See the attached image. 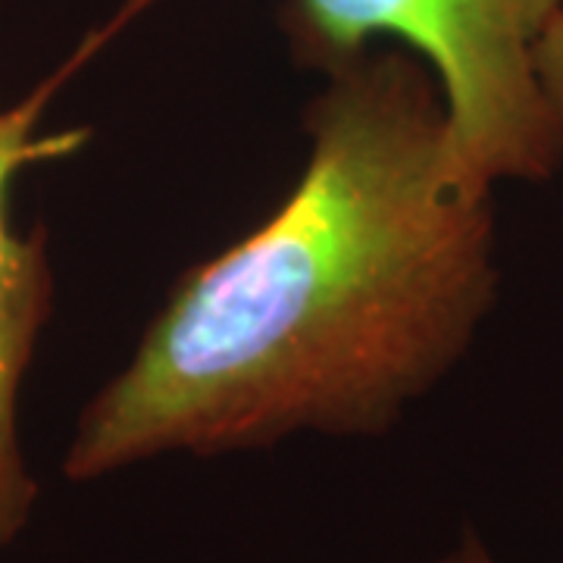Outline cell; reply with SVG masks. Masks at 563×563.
I'll return each mask as SVG.
<instances>
[{"label": "cell", "instance_id": "cell-5", "mask_svg": "<svg viewBox=\"0 0 563 563\" xmlns=\"http://www.w3.org/2000/svg\"><path fill=\"white\" fill-rule=\"evenodd\" d=\"M429 563H498L492 558V551L485 548L476 536H466L454 551H448L442 558H435V561Z\"/></svg>", "mask_w": 563, "mask_h": 563}, {"label": "cell", "instance_id": "cell-1", "mask_svg": "<svg viewBox=\"0 0 563 563\" xmlns=\"http://www.w3.org/2000/svg\"><path fill=\"white\" fill-rule=\"evenodd\" d=\"M325 76L301 179L169 291L79 413L69 483L295 435L376 439L470 351L498 295L495 207L457 176L439 81L404 47Z\"/></svg>", "mask_w": 563, "mask_h": 563}, {"label": "cell", "instance_id": "cell-3", "mask_svg": "<svg viewBox=\"0 0 563 563\" xmlns=\"http://www.w3.org/2000/svg\"><path fill=\"white\" fill-rule=\"evenodd\" d=\"M81 60L85 54L57 79L44 81L29 101L0 107V548L20 539L38 501V483L22 451L20 395L54 301L47 232L22 235L13 225L10 185L29 163L66 157L81 147L85 132L38 135L44 103Z\"/></svg>", "mask_w": 563, "mask_h": 563}, {"label": "cell", "instance_id": "cell-2", "mask_svg": "<svg viewBox=\"0 0 563 563\" xmlns=\"http://www.w3.org/2000/svg\"><path fill=\"white\" fill-rule=\"evenodd\" d=\"M561 16L563 0H288L285 35L322 73L398 41L442 88L457 176L495 191L561 169L563 117L542 76Z\"/></svg>", "mask_w": 563, "mask_h": 563}, {"label": "cell", "instance_id": "cell-4", "mask_svg": "<svg viewBox=\"0 0 563 563\" xmlns=\"http://www.w3.org/2000/svg\"><path fill=\"white\" fill-rule=\"evenodd\" d=\"M542 76L544 88L551 95V101L558 107V113L563 117V16L558 25L551 29V35L542 47Z\"/></svg>", "mask_w": 563, "mask_h": 563}]
</instances>
